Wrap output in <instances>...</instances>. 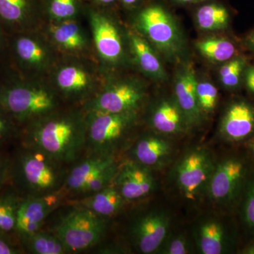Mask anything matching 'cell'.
Listing matches in <instances>:
<instances>
[{"mask_svg": "<svg viewBox=\"0 0 254 254\" xmlns=\"http://www.w3.org/2000/svg\"><path fill=\"white\" fill-rule=\"evenodd\" d=\"M86 111L56 110L31 122L28 145L61 163L77 160L86 141Z\"/></svg>", "mask_w": 254, "mask_h": 254, "instance_id": "1", "label": "cell"}, {"mask_svg": "<svg viewBox=\"0 0 254 254\" xmlns=\"http://www.w3.org/2000/svg\"><path fill=\"white\" fill-rule=\"evenodd\" d=\"M59 95L53 87L21 82L0 89V109L20 121L32 122L59 108Z\"/></svg>", "mask_w": 254, "mask_h": 254, "instance_id": "2", "label": "cell"}, {"mask_svg": "<svg viewBox=\"0 0 254 254\" xmlns=\"http://www.w3.org/2000/svg\"><path fill=\"white\" fill-rule=\"evenodd\" d=\"M86 114L88 155H114L136 120V111L110 113L90 110Z\"/></svg>", "mask_w": 254, "mask_h": 254, "instance_id": "3", "label": "cell"}, {"mask_svg": "<svg viewBox=\"0 0 254 254\" xmlns=\"http://www.w3.org/2000/svg\"><path fill=\"white\" fill-rule=\"evenodd\" d=\"M103 217L77 205L64 217L54 232L68 252H81L98 245L105 232Z\"/></svg>", "mask_w": 254, "mask_h": 254, "instance_id": "4", "label": "cell"}, {"mask_svg": "<svg viewBox=\"0 0 254 254\" xmlns=\"http://www.w3.org/2000/svg\"><path fill=\"white\" fill-rule=\"evenodd\" d=\"M63 163L28 146L20 159V175L31 195L54 193L63 188L66 173Z\"/></svg>", "mask_w": 254, "mask_h": 254, "instance_id": "5", "label": "cell"}, {"mask_svg": "<svg viewBox=\"0 0 254 254\" xmlns=\"http://www.w3.org/2000/svg\"><path fill=\"white\" fill-rule=\"evenodd\" d=\"M215 164L208 150L192 148L179 160L173 170L177 190L185 199L198 201L207 190Z\"/></svg>", "mask_w": 254, "mask_h": 254, "instance_id": "6", "label": "cell"}, {"mask_svg": "<svg viewBox=\"0 0 254 254\" xmlns=\"http://www.w3.org/2000/svg\"><path fill=\"white\" fill-rule=\"evenodd\" d=\"M53 83L58 95L70 100H82L95 94L98 79L94 70L88 65L68 60L54 68Z\"/></svg>", "mask_w": 254, "mask_h": 254, "instance_id": "7", "label": "cell"}, {"mask_svg": "<svg viewBox=\"0 0 254 254\" xmlns=\"http://www.w3.org/2000/svg\"><path fill=\"white\" fill-rule=\"evenodd\" d=\"M137 29L164 51L176 49L178 31L173 16L162 5H147L135 16Z\"/></svg>", "mask_w": 254, "mask_h": 254, "instance_id": "8", "label": "cell"}, {"mask_svg": "<svg viewBox=\"0 0 254 254\" xmlns=\"http://www.w3.org/2000/svg\"><path fill=\"white\" fill-rule=\"evenodd\" d=\"M97 54L105 64H117L123 59V39L113 18L96 6L86 8Z\"/></svg>", "mask_w": 254, "mask_h": 254, "instance_id": "9", "label": "cell"}, {"mask_svg": "<svg viewBox=\"0 0 254 254\" xmlns=\"http://www.w3.org/2000/svg\"><path fill=\"white\" fill-rule=\"evenodd\" d=\"M143 97V90L134 82H118L95 93L86 102L84 110L110 113L136 111Z\"/></svg>", "mask_w": 254, "mask_h": 254, "instance_id": "10", "label": "cell"}, {"mask_svg": "<svg viewBox=\"0 0 254 254\" xmlns=\"http://www.w3.org/2000/svg\"><path fill=\"white\" fill-rule=\"evenodd\" d=\"M65 192L63 189L54 193L31 195L18 204L16 229L25 237L41 230L48 215L59 206Z\"/></svg>", "mask_w": 254, "mask_h": 254, "instance_id": "11", "label": "cell"}, {"mask_svg": "<svg viewBox=\"0 0 254 254\" xmlns=\"http://www.w3.org/2000/svg\"><path fill=\"white\" fill-rule=\"evenodd\" d=\"M52 46L50 42L38 35L25 33L16 37L13 50L21 67L33 72H43L50 69L55 63Z\"/></svg>", "mask_w": 254, "mask_h": 254, "instance_id": "12", "label": "cell"}, {"mask_svg": "<svg viewBox=\"0 0 254 254\" xmlns=\"http://www.w3.org/2000/svg\"><path fill=\"white\" fill-rule=\"evenodd\" d=\"M244 175L245 166L237 159L227 158L215 164L207 190L209 198L220 205L231 202L238 192Z\"/></svg>", "mask_w": 254, "mask_h": 254, "instance_id": "13", "label": "cell"}, {"mask_svg": "<svg viewBox=\"0 0 254 254\" xmlns=\"http://www.w3.org/2000/svg\"><path fill=\"white\" fill-rule=\"evenodd\" d=\"M170 218L162 210H152L138 218L131 227V237L142 254L158 252L170 233Z\"/></svg>", "mask_w": 254, "mask_h": 254, "instance_id": "14", "label": "cell"}, {"mask_svg": "<svg viewBox=\"0 0 254 254\" xmlns=\"http://www.w3.org/2000/svg\"><path fill=\"white\" fill-rule=\"evenodd\" d=\"M113 184L125 200H135L149 195L156 182L151 169L131 160L119 167Z\"/></svg>", "mask_w": 254, "mask_h": 254, "instance_id": "15", "label": "cell"}, {"mask_svg": "<svg viewBox=\"0 0 254 254\" xmlns=\"http://www.w3.org/2000/svg\"><path fill=\"white\" fill-rule=\"evenodd\" d=\"M193 240L202 254H221L228 247V235L223 222L214 215L203 217L195 223Z\"/></svg>", "mask_w": 254, "mask_h": 254, "instance_id": "16", "label": "cell"}, {"mask_svg": "<svg viewBox=\"0 0 254 254\" xmlns=\"http://www.w3.org/2000/svg\"><path fill=\"white\" fill-rule=\"evenodd\" d=\"M48 32L53 46L68 54H81L89 47L88 36L77 20L50 23Z\"/></svg>", "mask_w": 254, "mask_h": 254, "instance_id": "17", "label": "cell"}, {"mask_svg": "<svg viewBox=\"0 0 254 254\" xmlns=\"http://www.w3.org/2000/svg\"><path fill=\"white\" fill-rule=\"evenodd\" d=\"M221 133L226 139L239 141L254 131V108L245 101H237L227 108L221 124Z\"/></svg>", "mask_w": 254, "mask_h": 254, "instance_id": "18", "label": "cell"}, {"mask_svg": "<svg viewBox=\"0 0 254 254\" xmlns=\"http://www.w3.org/2000/svg\"><path fill=\"white\" fill-rule=\"evenodd\" d=\"M173 146L167 140L154 135L138 138L131 149L132 160L147 168H158L168 163L173 155Z\"/></svg>", "mask_w": 254, "mask_h": 254, "instance_id": "19", "label": "cell"}, {"mask_svg": "<svg viewBox=\"0 0 254 254\" xmlns=\"http://www.w3.org/2000/svg\"><path fill=\"white\" fill-rule=\"evenodd\" d=\"M42 16L41 0H0V21L11 27L31 28Z\"/></svg>", "mask_w": 254, "mask_h": 254, "instance_id": "20", "label": "cell"}, {"mask_svg": "<svg viewBox=\"0 0 254 254\" xmlns=\"http://www.w3.org/2000/svg\"><path fill=\"white\" fill-rule=\"evenodd\" d=\"M116 162L115 155H88L66 174L62 189L64 192L78 194L88 180Z\"/></svg>", "mask_w": 254, "mask_h": 254, "instance_id": "21", "label": "cell"}, {"mask_svg": "<svg viewBox=\"0 0 254 254\" xmlns=\"http://www.w3.org/2000/svg\"><path fill=\"white\" fill-rule=\"evenodd\" d=\"M197 83L194 70L188 66L179 73L175 85L177 103L190 123H197L201 113L197 99Z\"/></svg>", "mask_w": 254, "mask_h": 254, "instance_id": "22", "label": "cell"}, {"mask_svg": "<svg viewBox=\"0 0 254 254\" xmlns=\"http://www.w3.org/2000/svg\"><path fill=\"white\" fill-rule=\"evenodd\" d=\"M187 121L178 104L163 100L155 107L151 115L152 126L165 134H176L185 129Z\"/></svg>", "mask_w": 254, "mask_h": 254, "instance_id": "23", "label": "cell"}, {"mask_svg": "<svg viewBox=\"0 0 254 254\" xmlns=\"http://www.w3.org/2000/svg\"><path fill=\"white\" fill-rule=\"evenodd\" d=\"M125 201L118 189L111 184L103 190L78 200L77 205L89 209L100 216L108 217L118 213Z\"/></svg>", "mask_w": 254, "mask_h": 254, "instance_id": "24", "label": "cell"}, {"mask_svg": "<svg viewBox=\"0 0 254 254\" xmlns=\"http://www.w3.org/2000/svg\"><path fill=\"white\" fill-rule=\"evenodd\" d=\"M128 38L132 52L140 68L153 77L165 78V71L161 63L148 43L139 35L133 32L129 33Z\"/></svg>", "mask_w": 254, "mask_h": 254, "instance_id": "25", "label": "cell"}, {"mask_svg": "<svg viewBox=\"0 0 254 254\" xmlns=\"http://www.w3.org/2000/svg\"><path fill=\"white\" fill-rule=\"evenodd\" d=\"M43 16L50 23L77 20L86 11L84 0H41Z\"/></svg>", "mask_w": 254, "mask_h": 254, "instance_id": "26", "label": "cell"}, {"mask_svg": "<svg viewBox=\"0 0 254 254\" xmlns=\"http://www.w3.org/2000/svg\"><path fill=\"white\" fill-rule=\"evenodd\" d=\"M198 26L203 31H218L226 27L230 19V12L225 5L209 2L201 5L195 14Z\"/></svg>", "mask_w": 254, "mask_h": 254, "instance_id": "27", "label": "cell"}, {"mask_svg": "<svg viewBox=\"0 0 254 254\" xmlns=\"http://www.w3.org/2000/svg\"><path fill=\"white\" fill-rule=\"evenodd\" d=\"M28 247L35 254H63L68 253L63 242L55 232L38 230L26 236Z\"/></svg>", "mask_w": 254, "mask_h": 254, "instance_id": "28", "label": "cell"}, {"mask_svg": "<svg viewBox=\"0 0 254 254\" xmlns=\"http://www.w3.org/2000/svg\"><path fill=\"white\" fill-rule=\"evenodd\" d=\"M197 48L207 59L218 63L229 61L236 53L233 43L225 38L203 40L197 43Z\"/></svg>", "mask_w": 254, "mask_h": 254, "instance_id": "29", "label": "cell"}, {"mask_svg": "<svg viewBox=\"0 0 254 254\" xmlns=\"http://www.w3.org/2000/svg\"><path fill=\"white\" fill-rule=\"evenodd\" d=\"M119 167L118 163H113L108 168L104 169L94 177L88 180L82 187L78 194L89 195L113 184L114 179L118 173Z\"/></svg>", "mask_w": 254, "mask_h": 254, "instance_id": "30", "label": "cell"}, {"mask_svg": "<svg viewBox=\"0 0 254 254\" xmlns=\"http://www.w3.org/2000/svg\"><path fill=\"white\" fill-rule=\"evenodd\" d=\"M245 66V60L240 58H235L225 64L220 70L222 84L227 88L236 87L240 83Z\"/></svg>", "mask_w": 254, "mask_h": 254, "instance_id": "31", "label": "cell"}, {"mask_svg": "<svg viewBox=\"0 0 254 254\" xmlns=\"http://www.w3.org/2000/svg\"><path fill=\"white\" fill-rule=\"evenodd\" d=\"M158 252L165 254H187L191 252L190 240L184 234H168Z\"/></svg>", "mask_w": 254, "mask_h": 254, "instance_id": "32", "label": "cell"}, {"mask_svg": "<svg viewBox=\"0 0 254 254\" xmlns=\"http://www.w3.org/2000/svg\"><path fill=\"white\" fill-rule=\"evenodd\" d=\"M197 99L201 111L210 113L215 109L218 101V90L212 83L200 82L197 83Z\"/></svg>", "mask_w": 254, "mask_h": 254, "instance_id": "33", "label": "cell"}, {"mask_svg": "<svg viewBox=\"0 0 254 254\" xmlns=\"http://www.w3.org/2000/svg\"><path fill=\"white\" fill-rule=\"evenodd\" d=\"M18 206L11 199L0 201V231L9 232L15 229Z\"/></svg>", "mask_w": 254, "mask_h": 254, "instance_id": "34", "label": "cell"}, {"mask_svg": "<svg viewBox=\"0 0 254 254\" xmlns=\"http://www.w3.org/2000/svg\"><path fill=\"white\" fill-rule=\"evenodd\" d=\"M243 213L246 223L254 230V181L247 188Z\"/></svg>", "mask_w": 254, "mask_h": 254, "instance_id": "35", "label": "cell"}, {"mask_svg": "<svg viewBox=\"0 0 254 254\" xmlns=\"http://www.w3.org/2000/svg\"><path fill=\"white\" fill-rule=\"evenodd\" d=\"M11 124L3 114L0 113V138H4L11 131Z\"/></svg>", "mask_w": 254, "mask_h": 254, "instance_id": "36", "label": "cell"}, {"mask_svg": "<svg viewBox=\"0 0 254 254\" xmlns=\"http://www.w3.org/2000/svg\"><path fill=\"white\" fill-rule=\"evenodd\" d=\"M245 82L247 88L254 94V66H250L246 70Z\"/></svg>", "mask_w": 254, "mask_h": 254, "instance_id": "37", "label": "cell"}, {"mask_svg": "<svg viewBox=\"0 0 254 254\" xmlns=\"http://www.w3.org/2000/svg\"><path fill=\"white\" fill-rule=\"evenodd\" d=\"M16 251L11 245L5 242L2 239H0V254H16Z\"/></svg>", "mask_w": 254, "mask_h": 254, "instance_id": "38", "label": "cell"}, {"mask_svg": "<svg viewBox=\"0 0 254 254\" xmlns=\"http://www.w3.org/2000/svg\"><path fill=\"white\" fill-rule=\"evenodd\" d=\"M91 1L94 3L95 5H98L100 6H106L113 4L118 0H91Z\"/></svg>", "mask_w": 254, "mask_h": 254, "instance_id": "39", "label": "cell"}, {"mask_svg": "<svg viewBox=\"0 0 254 254\" xmlns=\"http://www.w3.org/2000/svg\"><path fill=\"white\" fill-rule=\"evenodd\" d=\"M141 0H120L122 4L125 6H135V5L138 4L139 1H141Z\"/></svg>", "mask_w": 254, "mask_h": 254, "instance_id": "40", "label": "cell"}, {"mask_svg": "<svg viewBox=\"0 0 254 254\" xmlns=\"http://www.w3.org/2000/svg\"><path fill=\"white\" fill-rule=\"evenodd\" d=\"M175 2L181 4H194V3H198L199 1H203V0H173Z\"/></svg>", "mask_w": 254, "mask_h": 254, "instance_id": "41", "label": "cell"}, {"mask_svg": "<svg viewBox=\"0 0 254 254\" xmlns=\"http://www.w3.org/2000/svg\"><path fill=\"white\" fill-rule=\"evenodd\" d=\"M247 43H248L250 48L254 50V31L249 36L248 39H247Z\"/></svg>", "mask_w": 254, "mask_h": 254, "instance_id": "42", "label": "cell"}, {"mask_svg": "<svg viewBox=\"0 0 254 254\" xmlns=\"http://www.w3.org/2000/svg\"><path fill=\"white\" fill-rule=\"evenodd\" d=\"M1 22V21H0ZM3 44H4V36H3L2 31H1V26H0V49L2 48Z\"/></svg>", "mask_w": 254, "mask_h": 254, "instance_id": "43", "label": "cell"}, {"mask_svg": "<svg viewBox=\"0 0 254 254\" xmlns=\"http://www.w3.org/2000/svg\"><path fill=\"white\" fill-rule=\"evenodd\" d=\"M247 254H254V247H252V248L249 249L247 250Z\"/></svg>", "mask_w": 254, "mask_h": 254, "instance_id": "44", "label": "cell"}, {"mask_svg": "<svg viewBox=\"0 0 254 254\" xmlns=\"http://www.w3.org/2000/svg\"><path fill=\"white\" fill-rule=\"evenodd\" d=\"M0 173H1V165H0Z\"/></svg>", "mask_w": 254, "mask_h": 254, "instance_id": "45", "label": "cell"}, {"mask_svg": "<svg viewBox=\"0 0 254 254\" xmlns=\"http://www.w3.org/2000/svg\"></svg>", "mask_w": 254, "mask_h": 254, "instance_id": "46", "label": "cell"}]
</instances>
